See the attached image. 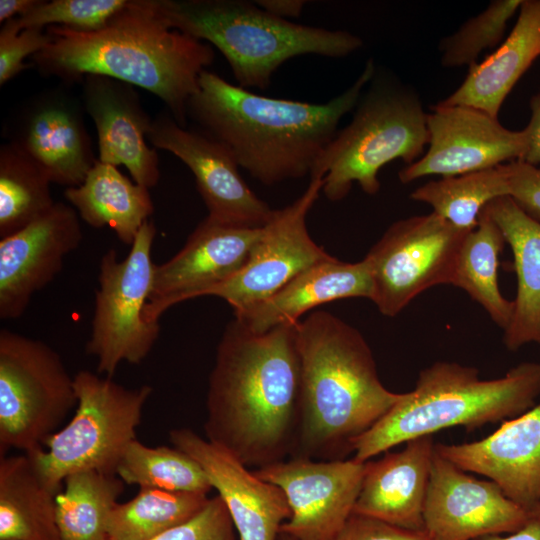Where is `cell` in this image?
<instances>
[{"instance_id": "cell-13", "label": "cell", "mask_w": 540, "mask_h": 540, "mask_svg": "<svg viewBox=\"0 0 540 540\" xmlns=\"http://www.w3.org/2000/svg\"><path fill=\"white\" fill-rule=\"evenodd\" d=\"M427 130V150L399 171L402 183L494 168L522 160L527 148L525 129L509 130L498 118L465 105L439 102L427 113Z\"/></svg>"}, {"instance_id": "cell-15", "label": "cell", "mask_w": 540, "mask_h": 540, "mask_svg": "<svg viewBox=\"0 0 540 540\" xmlns=\"http://www.w3.org/2000/svg\"><path fill=\"white\" fill-rule=\"evenodd\" d=\"M147 140L190 169L208 217L249 228H261L271 219L274 210L247 185L231 153L198 128L182 127L164 111L152 119Z\"/></svg>"}, {"instance_id": "cell-32", "label": "cell", "mask_w": 540, "mask_h": 540, "mask_svg": "<svg viewBox=\"0 0 540 540\" xmlns=\"http://www.w3.org/2000/svg\"><path fill=\"white\" fill-rule=\"evenodd\" d=\"M51 181L16 143L0 148V239L26 227L56 203Z\"/></svg>"}, {"instance_id": "cell-23", "label": "cell", "mask_w": 540, "mask_h": 540, "mask_svg": "<svg viewBox=\"0 0 540 540\" xmlns=\"http://www.w3.org/2000/svg\"><path fill=\"white\" fill-rule=\"evenodd\" d=\"M397 452L367 461L353 513L423 531V511L435 454L433 435L414 438Z\"/></svg>"}, {"instance_id": "cell-25", "label": "cell", "mask_w": 540, "mask_h": 540, "mask_svg": "<svg viewBox=\"0 0 540 540\" xmlns=\"http://www.w3.org/2000/svg\"><path fill=\"white\" fill-rule=\"evenodd\" d=\"M539 55L540 0H524L508 37L471 66L461 85L440 102L473 107L497 118L507 95Z\"/></svg>"}, {"instance_id": "cell-24", "label": "cell", "mask_w": 540, "mask_h": 540, "mask_svg": "<svg viewBox=\"0 0 540 540\" xmlns=\"http://www.w3.org/2000/svg\"><path fill=\"white\" fill-rule=\"evenodd\" d=\"M373 282L365 259L350 263L331 257L295 276L271 297L235 313V320L253 333L296 324L309 310L350 297L371 300Z\"/></svg>"}, {"instance_id": "cell-39", "label": "cell", "mask_w": 540, "mask_h": 540, "mask_svg": "<svg viewBox=\"0 0 540 540\" xmlns=\"http://www.w3.org/2000/svg\"><path fill=\"white\" fill-rule=\"evenodd\" d=\"M508 196L529 217L540 222V168L515 160L505 163Z\"/></svg>"}, {"instance_id": "cell-22", "label": "cell", "mask_w": 540, "mask_h": 540, "mask_svg": "<svg viewBox=\"0 0 540 540\" xmlns=\"http://www.w3.org/2000/svg\"><path fill=\"white\" fill-rule=\"evenodd\" d=\"M31 157L51 183L82 184L98 161L81 106L62 91L41 94L22 111L11 140Z\"/></svg>"}, {"instance_id": "cell-4", "label": "cell", "mask_w": 540, "mask_h": 540, "mask_svg": "<svg viewBox=\"0 0 540 540\" xmlns=\"http://www.w3.org/2000/svg\"><path fill=\"white\" fill-rule=\"evenodd\" d=\"M300 419L289 458L345 460L355 442L403 396L381 382L361 333L316 311L297 323Z\"/></svg>"}, {"instance_id": "cell-7", "label": "cell", "mask_w": 540, "mask_h": 540, "mask_svg": "<svg viewBox=\"0 0 540 540\" xmlns=\"http://www.w3.org/2000/svg\"><path fill=\"white\" fill-rule=\"evenodd\" d=\"M354 109L310 175L323 177L322 192L331 201L345 198L354 183L376 194L383 166L395 159L412 164L428 144L427 113L418 95L389 77L375 72Z\"/></svg>"}, {"instance_id": "cell-34", "label": "cell", "mask_w": 540, "mask_h": 540, "mask_svg": "<svg viewBox=\"0 0 540 540\" xmlns=\"http://www.w3.org/2000/svg\"><path fill=\"white\" fill-rule=\"evenodd\" d=\"M116 475L128 485L207 495L212 489L201 465L173 446L149 447L133 440L123 453Z\"/></svg>"}, {"instance_id": "cell-27", "label": "cell", "mask_w": 540, "mask_h": 540, "mask_svg": "<svg viewBox=\"0 0 540 540\" xmlns=\"http://www.w3.org/2000/svg\"><path fill=\"white\" fill-rule=\"evenodd\" d=\"M64 197L84 222L94 228L109 227L129 246L154 211L148 188L100 161L82 184L66 188Z\"/></svg>"}, {"instance_id": "cell-46", "label": "cell", "mask_w": 540, "mask_h": 540, "mask_svg": "<svg viewBox=\"0 0 540 540\" xmlns=\"http://www.w3.org/2000/svg\"><path fill=\"white\" fill-rule=\"evenodd\" d=\"M277 540H296V539L286 533H279Z\"/></svg>"}, {"instance_id": "cell-8", "label": "cell", "mask_w": 540, "mask_h": 540, "mask_svg": "<svg viewBox=\"0 0 540 540\" xmlns=\"http://www.w3.org/2000/svg\"><path fill=\"white\" fill-rule=\"evenodd\" d=\"M77 398L71 420L44 443L26 453L47 486L56 493L70 474L95 470L116 474L127 446L136 438L152 387L127 388L87 370L74 376Z\"/></svg>"}, {"instance_id": "cell-45", "label": "cell", "mask_w": 540, "mask_h": 540, "mask_svg": "<svg viewBox=\"0 0 540 540\" xmlns=\"http://www.w3.org/2000/svg\"><path fill=\"white\" fill-rule=\"evenodd\" d=\"M529 513L532 518L540 522V501L535 505V507Z\"/></svg>"}, {"instance_id": "cell-37", "label": "cell", "mask_w": 540, "mask_h": 540, "mask_svg": "<svg viewBox=\"0 0 540 540\" xmlns=\"http://www.w3.org/2000/svg\"><path fill=\"white\" fill-rule=\"evenodd\" d=\"M51 40L46 29L19 30L10 20L3 23L0 30V85L29 68L24 60L44 49Z\"/></svg>"}, {"instance_id": "cell-26", "label": "cell", "mask_w": 540, "mask_h": 540, "mask_svg": "<svg viewBox=\"0 0 540 540\" xmlns=\"http://www.w3.org/2000/svg\"><path fill=\"white\" fill-rule=\"evenodd\" d=\"M484 210L499 226L513 253L517 278L514 310L503 343L516 351L540 344V222L529 217L509 196L492 200Z\"/></svg>"}, {"instance_id": "cell-17", "label": "cell", "mask_w": 540, "mask_h": 540, "mask_svg": "<svg viewBox=\"0 0 540 540\" xmlns=\"http://www.w3.org/2000/svg\"><path fill=\"white\" fill-rule=\"evenodd\" d=\"M261 228L203 219L184 246L166 262L155 265L144 319L159 322L171 306L200 297L206 289L235 275L248 260Z\"/></svg>"}, {"instance_id": "cell-16", "label": "cell", "mask_w": 540, "mask_h": 540, "mask_svg": "<svg viewBox=\"0 0 540 540\" xmlns=\"http://www.w3.org/2000/svg\"><path fill=\"white\" fill-rule=\"evenodd\" d=\"M530 519L495 482L471 476L435 449L423 511V531L431 540L509 534Z\"/></svg>"}, {"instance_id": "cell-28", "label": "cell", "mask_w": 540, "mask_h": 540, "mask_svg": "<svg viewBox=\"0 0 540 540\" xmlns=\"http://www.w3.org/2000/svg\"><path fill=\"white\" fill-rule=\"evenodd\" d=\"M57 494L28 454L0 457V540H62Z\"/></svg>"}, {"instance_id": "cell-14", "label": "cell", "mask_w": 540, "mask_h": 540, "mask_svg": "<svg viewBox=\"0 0 540 540\" xmlns=\"http://www.w3.org/2000/svg\"><path fill=\"white\" fill-rule=\"evenodd\" d=\"M366 462L289 458L253 472L284 492L291 517L280 533L296 540H333L353 514Z\"/></svg>"}, {"instance_id": "cell-6", "label": "cell", "mask_w": 540, "mask_h": 540, "mask_svg": "<svg viewBox=\"0 0 540 540\" xmlns=\"http://www.w3.org/2000/svg\"><path fill=\"white\" fill-rule=\"evenodd\" d=\"M175 30L217 48L238 86L267 89L277 69L302 55L348 56L363 41L345 30L294 23L244 0H153Z\"/></svg>"}, {"instance_id": "cell-36", "label": "cell", "mask_w": 540, "mask_h": 540, "mask_svg": "<svg viewBox=\"0 0 540 540\" xmlns=\"http://www.w3.org/2000/svg\"><path fill=\"white\" fill-rule=\"evenodd\" d=\"M129 0H41L29 13L10 21L19 29L61 26L81 32L103 28Z\"/></svg>"}, {"instance_id": "cell-38", "label": "cell", "mask_w": 540, "mask_h": 540, "mask_svg": "<svg viewBox=\"0 0 540 540\" xmlns=\"http://www.w3.org/2000/svg\"><path fill=\"white\" fill-rule=\"evenodd\" d=\"M230 514L217 495L189 521L151 540H237Z\"/></svg>"}, {"instance_id": "cell-40", "label": "cell", "mask_w": 540, "mask_h": 540, "mask_svg": "<svg viewBox=\"0 0 540 540\" xmlns=\"http://www.w3.org/2000/svg\"><path fill=\"white\" fill-rule=\"evenodd\" d=\"M333 540H431L425 531L408 530L376 518L352 514Z\"/></svg>"}, {"instance_id": "cell-21", "label": "cell", "mask_w": 540, "mask_h": 540, "mask_svg": "<svg viewBox=\"0 0 540 540\" xmlns=\"http://www.w3.org/2000/svg\"><path fill=\"white\" fill-rule=\"evenodd\" d=\"M82 98L98 137V161L123 165L137 184L150 189L159 181L157 152L147 144L152 119L134 86L119 80L87 75Z\"/></svg>"}, {"instance_id": "cell-3", "label": "cell", "mask_w": 540, "mask_h": 540, "mask_svg": "<svg viewBox=\"0 0 540 540\" xmlns=\"http://www.w3.org/2000/svg\"><path fill=\"white\" fill-rule=\"evenodd\" d=\"M51 42L31 57L45 76L66 83L87 75L110 77L157 96L182 127L200 74L215 58L206 42L172 29L153 0H129L101 29L81 32L50 26Z\"/></svg>"}, {"instance_id": "cell-1", "label": "cell", "mask_w": 540, "mask_h": 540, "mask_svg": "<svg viewBox=\"0 0 540 540\" xmlns=\"http://www.w3.org/2000/svg\"><path fill=\"white\" fill-rule=\"evenodd\" d=\"M297 323L224 331L209 377L206 439L255 469L291 456L300 419Z\"/></svg>"}, {"instance_id": "cell-5", "label": "cell", "mask_w": 540, "mask_h": 540, "mask_svg": "<svg viewBox=\"0 0 540 540\" xmlns=\"http://www.w3.org/2000/svg\"><path fill=\"white\" fill-rule=\"evenodd\" d=\"M540 395V363L524 362L496 379L457 362L437 361L420 371L412 391L354 444L353 458L372 457L414 438L461 426L474 430L519 416Z\"/></svg>"}, {"instance_id": "cell-44", "label": "cell", "mask_w": 540, "mask_h": 540, "mask_svg": "<svg viewBox=\"0 0 540 540\" xmlns=\"http://www.w3.org/2000/svg\"><path fill=\"white\" fill-rule=\"evenodd\" d=\"M474 540H540V522L532 518L516 532L504 534H491L478 537Z\"/></svg>"}, {"instance_id": "cell-29", "label": "cell", "mask_w": 540, "mask_h": 540, "mask_svg": "<svg viewBox=\"0 0 540 540\" xmlns=\"http://www.w3.org/2000/svg\"><path fill=\"white\" fill-rule=\"evenodd\" d=\"M506 244L495 221L483 209L477 226L465 236L451 285L464 290L503 331L512 318L514 303L498 284L499 255Z\"/></svg>"}, {"instance_id": "cell-20", "label": "cell", "mask_w": 540, "mask_h": 540, "mask_svg": "<svg viewBox=\"0 0 540 540\" xmlns=\"http://www.w3.org/2000/svg\"><path fill=\"white\" fill-rule=\"evenodd\" d=\"M444 458L495 482L530 512L540 501V403L503 421L489 436L461 444L436 443Z\"/></svg>"}, {"instance_id": "cell-42", "label": "cell", "mask_w": 540, "mask_h": 540, "mask_svg": "<svg viewBox=\"0 0 540 540\" xmlns=\"http://www.w3.org/2000/svg\"><path fill=\"white\" fill-rule=\"evenodd\" d=\"M254 2L268 13L285 20L300 17L307 3L303 0H257Z\"/></svg>"}, {"instance_id": "cell-11", "label": "cell", "mask_w": 540, "mask_h": 540, "mask_svg": "<svg viewBox=\"0 0 540 540\" xmlns=\"http://www.w3.org/2000/svg\"><path fill=\"white\" fill-rule=\"evenodd\" d=\"M468 232L434 212L391 224L364 258L378 310L394 317L423 291L451 284Z\"/></svg>"}, {"instance_id": "cell-31", "label": "cell", "mask_w": 540, "mask_h": 540, "mask_svg": "<svg viewBox=\"0 0 540 540\" xmlns=\"http://www.w3.org/2000/svg\"><path fill=\"white\" fill-rule=\"evenodd\" d=\"M209 499L203 494L140 488L135 497L112 509L108 540H151L195 517Z\"/></svg>"}, {"instance_id": "cell-9", "label": "cell", "mask_w": 540, "mask_h": 540, "mask_svg": "<svg viewBox=\"0 0 540 540\" xmlns=\"http://www.w3.org/2000/svg\"><path fill=\"white\" fill-rule=\"evenodd\" d=\"M76 404L74 377L52 347L0 330V457L44 449Z\"/></svg>"}, {"instance_id": "cell-30", "label": "cell", "mask_w": 540, "mask_h": 540, "mask_svg": "<svg viewBox=\"0 0 540 540\" xmlns=\"http://www.w3.org/2000/svg\"><path fill=\"white\" fill-rule=\"evenodd\" d=\"M56 495V522L62 540H108L110 513L124 491L116 475L80 471L64 479Z\"/></svg>"}, {"instance_id": "cell-2", "label": "cell", "mask_w": 540, "mask_h": 540, "mask_svg": "<svg viewBox=\"0 0 540 540\" xmlns=\"http://www.w3.org/2000/svg\"><path fill=\"white\" fill-rule=\"evenodd\" d=\"M369 59L345 91L316 104L259 95L208 69L187 105V118L222 144L240 168L265 185L311 175L375 75Z\"/></svg>"}, {"instance_id": "cell-43", "label": "cell", "mask_w": 540, "mask_h": 540, "mask_svg": "<svg viewBox=\"0 0 540 540\" xmlns=\"http://www.w3.org/2000/svg\"><path fill=\"white\" fill-rule=\"evenodd\" d=\"M41 0H0V23L22 17L35 8Z\"/></svg>"}, {"instance_id": "cell-10", "label": "cell", "mask_w": 540, "mask_h": 540, "mask_svg": "<svg viewBox=\"0 0 540 540\" xmlns=\"http://www.w3.org/2000/svg\"><path fill=\"white\" fill-rule=\"evenodd\" d=\"M157 229L146 221L126 258L109 249L99 263L98 288L86 353L97 360L98 374L112 378L123 361L141 363L155 345L159 322L144 319L155 264L152 245Z\"/></svg>"}, {"instance_id": "cell-33", "label": "cell", "mask_w": 540, "mask_h": 540, "mask_svg": "<svg viewBox=\"0 0 540 540\" xmlns=\"http://www.w3.org/2000/svg\"><path fill=\"white\" fill-rule=\"evenodd\" d=\"M502 196H508L504 164L429 181L414 190L410 198L430 205L432 212L454 226L471 231L477 226L482 210Z\"/></svg>"}, {"instance_id": "cell-12", "label": "cell", "mask_w": 540, "mask_h": 540, "mask_svg": "<svg viewBox=\"0 0 540 540\" xmlns=\"http://www.w3.org/2000/svg\"><path fill=\"white\" fill-rule=\"evenodd\" d=\"M322 187V176L311 177L300 197L274 210L242 269L200 296L220 297L235 313L241 312L271 297L309 267L330 259L332 256L312 240L306 226V216Z\"/></svg>"}, {"instance_id": "cell-18", "label": "cell", "mask_w": 540, "mask_h": 540, "mask_svg": "<svg viewBox=\"0 0 540 540\" xmlns=\"http://www.w3.org/2000/svg\"><path fill=\"white\" fill-rule=\"evenodd\" d=\"M76 210L56 202L44 215L0 239V318L14 320L26 311L32 296L62 270L83 233Z\"/></svg>"}, {"instance_id": "cell-35", "label": "cell", "mask_w": 540, "mask_h": 540, "mask_svg": "<svg viewBox=\"0 0 540 540\" xmlns=\"http://www.w3.org/2000/svg\"><path fill=\"white\" fill-rule=\"evenodd\" d=\"M522 0H493L481 13L468 19L439 44L443 67L473 66L485 49L502 41L508 21L520 9Z\"/></svg>"}, {"instance_id": "cell-19", "label": "cell", "mask_w": 540, "mask_h": 540, "mask_svg": "<svg viewBox=\"0 0 540 540\" xmlns=\"http://www.w3.org/2000/svg\"><path fill=\"white\" fill-rule=\"evenodd\" d=\"M169 439L201 465L227 507L239 540L278 539L281 526L291 517L281 488L260 479L230 452L191 429H172Z\"/></svg>"}, {"instance_id": "cell-41", "label": "cell", "mask_w": 540, "mask_h": 540, "mask_svg": "<svg viewBox=\"0 0 540 540\" xmlns=\"http://www.w3.org/2000/svg\"><path fill=\"white\" fill-rule=\"evenodd\" d=\"M531 118L526 126L527 148L522 161L537 166L540 164V92L530 102Z\"/></svg>"}]
</instances>
